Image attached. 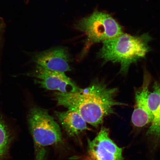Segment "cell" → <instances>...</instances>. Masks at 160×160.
I'll list each match as a JSON object with an SVG mask.
<instances>
[{"mask_svg": "<svg viewBox=\"0 0 160 160\" xmlns=\"http://www.w3.org/2000/svg\"><path fill=\"white\" fill-rule=\"evenodd\" d=\"M151 75L147 72L144 75L142 85L135 93V106L132 115V122L135 127L142 128L151 123L153 117L149 108L148 99L151 83Z\"/></svg>", "mask_w": 160, "mask_h": 160, "instance_id": "52a82bcc", "label": "cell"}, {"mask_svg": "<svg viewBox=\"0 0 160 160\" xmlns=\"http://www.w3.org/2000/svg\"><path fill=\"white\" fill-rule=\"evenodd\" d=\"M151 39L148 33L135 36L123 33L115 38L103 42L98 57L105 62L119 63L120 72L126 75L132 64L145 58L151 51L149 43Z\"/></svg>", "mask_w": 160, "mask_h": 160, "instance_id": "7a4b0ae2", "label": "cell"}, {"mask_svg": "<svg viewBox=\"0 0 160 160\" xmlns=\"http://www.w3.org/2000/svg\"><path fill=\"white\" fill-rule=\"evenodd\" d=\"M153 91L149 94L148 105L153 120L147 134L160 139V83L155 82Z\"/></svg>", "mask_w": 160, "mask_h": 160, "instance_id": "30bf717a", "label": "cell"}, {"mask_svg": "<svg viewBox=\"0 0 160 160\" xmlns=\"http://www.w3.org/2000/svg\"><path fill=\"white\" fill-rule=\"evenodd\" d=\"M31 60L36 65L51 71L65 72L71 70L69 54L64 48H53L33 53Z\"/></svg>", "mask_w": 160, "mask_h": 160, "instance_id": "ba28073f", "label": "cell"}, {"mask_svg": "<svg viewBox=\"0 0 160 160\" xmlns=\"http://www.w3.org/2000/svg\"><path fill=\"white\" fill-rule=\"evenodd\" d=\"M77 27L85 33L90 43L115 38L123 33L121 26L111 16L98 11L81 19Z\"/></svg>", "mask_w": 160, "mask_h": 160, "instance_id": "277c9868", "label": "cell"}, {"mask_svg": "<svg viewBox=\"0 0 160 160\" xmlns=\"http://www.w3.org/2000/svg\"><path fill=\"white\" fill-rule=\"evenodd\" d=\"M12 139L11 131L0 115V159L6 154Z\"/></svg>", "mask_w": 160, "mask_h": 160, "instance_id": "8fae6325", "label": "cell"}, {"mask_svg": "<svg viewBox=\"0 0 160 160\" xmlns=\"http://www.w3.org/2000/svg\"><path fill=\"white\" fill-rule=\"evenodd\" d=\"M55 113L60 124L69 137L77 138L89 130L85 120L76 111L68 109Z\"/></svg>", "mask_w": 160, "mask_h": 160, "instance_id": "9c48e42d", "label": "cell"}, {"mask_svg": "<svg viewBox=\"0 0 160 160\" xmlns=\"http://www.w3.org/2000/svg\"><path fill=\"white\" fill-rule=\"evenodd\" d=\"M33 78L35 82L43 89L60 92H77L80 88L65 72L51 71L36 65L35 68L26 74Z\"/></svg>", "mask_w": 160, "mask_h": 160, "instance_id": "8992f818", "label": "cell"}, {"mask_svg": "<svg viewBox=\"0 0 160 160\" xmlns=\"http://www.w3.org/2000/svg\"><path fill=\"white\" fill-rule=\"evenodd\" d=\"M118 92L117 88L98 81L77 92H57L54 97L58 105L78 112L86 122L97 128L105 117L114 113L115 106L127 105L116 100Z\"/></svg>", "mask_w": 160, "mask_h": 160, "instance_id": "6da1fadb", "label": "cell"}, {"mask_svg": "<svg viewBox=\"0 0 160 160\" xmlns=\"http://www.w3.org/2000/svg\"><path fill=\"white\" fill-rule=\"evenodd\" d=\"M28 121L35 146L36 160H43L45 148L62 143L61 128L47 110L39 107L30 110Z\"/></svg>", "mask_w": 160, "mask_h": 160, "instance_id": "3957f363", "label": "cell"}, {"mask_svg": "<svg viewBox=\"0 0 160 160\" xmlns=\"http://www.w3.org/2000/svg\"><path fill=\"white\" fill-rule=\"evenodd\" d=\"M122 149L109 136L108 129L102 127L93 140H88L87 151L81 160H124Z\"/></svg>", "mask_w": 160, "mask_h": 160, "instance_id": "5b68a950", "label": "cell"}, {"mask_svg": "<svg viewBox=\"0 0 160 160\" xmlns=\"http://www.w3.org/2000/svg\"><path fill=\"white\" fill-rule=\"evenodd\" d=\"M27 1H29V0H27Z\"/></svg>", "mask_w": 160, "mask_h": 160, "instance_id": "7c38bea8", "label": "cell"}]
</instances>
